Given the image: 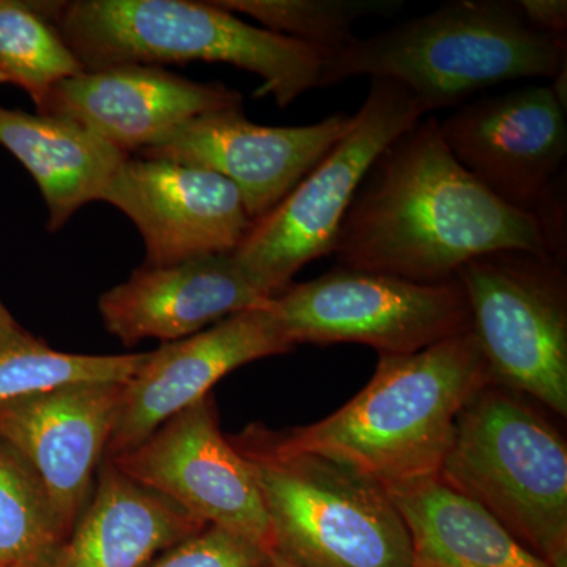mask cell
I'll return each mask as SVG.
<instances>
[{
    "label": "cell",
    "instance_id": "22",
    "mask_svg": "<svg viewBox=\"0 0 567 567\" xmlns=\"http://www.w3.org/2000/svg\"><path fill=\"white\" fill-rule=\"evenodd\" d=\"M145 354L63 353L21 327L3 330L0 331V402L78 383H125L136 374Z\"/></svg>",
    "mask_w": 567,
    "mask_h": 567
},
{
    "label": "cell",
    "instance_id": "19",
    "mask_svg": "<svg viewBox=\"0 0 567 567\" xmlns=\"http://www.w3.org/2000/svg\"><path fill=\"white\" fill-rule=\"evenodd\" d=\"M0 145L29 171L58 233L85 204L100 200L130 155L69 118L0 104Z\"/></svg>",
    "mask_w": 567,
    "mask_h": 567
},
{
    "label": "cell",
    "instance_id": "6",
    "mask_svg": "<svg viewBox=\"0 0 567 567\" xmlns=\"http://www.w3.org/2000/svg\"><path fill=\"white\" fill-rule=\"evenodd\" d=\"M237 450L256 470L274 557L298 567H415L409 528L375 477L320 454Z\"/></svg>",
    "mask_w": 567,
    "mask_h": 567
},
{
    "label": "cell",
    "instance_id": "14",
    "mask_svg": "<svg viewBox=\"0 0 567 567\" xmlns=\"http://www.w3.org/2000/svg\"><path fill=\"white\" fill-rule=\"evenodd\" d=\"M354 115L336 114L303 126H264L244 106L215 111L185 123L152 147L147 158L193 164L237 186L252 221L274 210L309 171L350 132Z\"/></svg>",
    "mask_w": 567,
    "mask_h": 567
},
{
    "label": "cell",
    "instance_id": "5",
    "mask_svg": "<svg viewBox=\"0 0 567 567\" xmlns=\"http://www.w3.org/2000/svg\"><path fill=\"white\" fill-rule=\"evenodd\" d=\"M440 480L550 567H567V447L535 410L492 383L457 416Z\"/></svg>",
    "mask_w": 567,
    "mask_h": 567
},
{
    "label": "cell",
    "instance_id": "20",
    "mask_svg": "<svg viewBox=\"0 0 567 567\" xmlns=\"http://www.w3.org/2000/svg\"><path fill=\"white\" fill-rule=\"evenodd\" d=\"M386 487L409 528L415 563L435 567H550L483 506L439 476Z\"/></svg>",
    "mask_w": 567,
    "mask_h": 567
},
{
    "label": "cell",
    "instance_id": "15",
    "mask_svg": "<svg viewBox=\"0 0 567 567\" xmlns=\"http://www.w3.org/2000/svg\"><path fill=\"white\" fill-rule=\"evenodd\" d=\"M292 349L265 305L147 352L136 374L123 383L121 409L104 458L141 445L240 365Z\"/></svg>",
    "mask_w": 567,
    "mask_h": 567
},
{
    "label": "cell",
    "instance_id": "16",
    "mask_svg": "<svg viewBox=\"0 0 567 567\" xmlns=\"http://www.w3.org/2000/svg\"><path fill=\"white\" fill-rule=\"evenodd\" d=\"M237 106L244 96L221 82L186 80L158 65H118L59 82L37 114L80 123L130 155L200 115Z\"/></svg>",
    "mask_w": 567,
    "mask_h": 567
},
{
    "label": "cell",
    "instance_id": "23",
    "mask_svg": "<svg viewBox=\"0 0 567 567\" xmlns=\"http://www.w3.org/2000/svg\"><path fill=\"white\" fill-rule=\"evenodd\" d=\"M219 7L259 21L267 31L336 54L357 37L354 22L368 17H390L401 0H219Z\"/></svg>",
    "mask_w": 567,
    "mask_h": 567
},
{
    "label": "cell",
    "instance_id": "13",
    "mask_svg": "<svg viewBox=\"0 0 567 567\" xmlns=\"http://www.w3.org/2000/svg\"><path fill=\"white\" fill-rule=\"evenodd\" d=\"M122 390L123 383H78L0 402V440L40 481L63 540L91 499Z\"/></svg>",
    "mask_w": 567,
    "mask_h": 567
},
{
    "label": "cell",
    "instance_id": "7",
    "mask_svg": "<svg viewBox=\"0 0 567 567\" xmlns=\"http://www.w3.org/2000/svg\"><path fill=\"white\" fill-rule=\"evenodd\" d=\"M425 115L404 85L371 80L350 132L289 196L254 221L235 249V260L260 292L275 298L301 268L333 254L342 219L372 164Z\"/></svg>",
    "mask_w": 567,
    "mask_h": 567
},
{
    "label": "cell",
    "instance_id": "29",
    "mask_svg": "<svg viewBox=\"0 0 567 567\" xmlns=\"http://www.w3.org/2000/svg\"><path fill=\"white\" fill-rule=\"evenodd\" d=\"M415 567H435V566L423 565V563H415Z\"/></svg>",
    "mask_w": 567,
    "mask_h": 567
},
{
    "label": "cell",
    "instance_id": "24",
    "mask_svg": "<svg viewBox=\"0 0 567 567\" xmlns=\"http://www.w3.org/2000/svg\"><path fill=\"white\" fill-rule=\"evenodd\" d=\"M62 540L40 481L0 440V567H43Z\"/></svg>",
    "mask_w": 567,
    "mask_h": 567
},
{
    "label": "cell",
    "instance_id": "4",
    "mask_svg": "<svg viewBox=\"0 0 567 567\" xmlns=\"http://www.w3.org/2000/svg\"><path fill=\"white\" fill-rule=\"evenodd\" d=\"M85 71L194 61L229 63L262 80L281 110L320 87L324 54L256 28L216 2L78 0L54 18Z\"/></svg>",
    "mask_w": 567,
    "mask_h": 567
},
{
    "label": "cell",
    "instance_id": "2",
    "mask_svg": "<svg viewBox=\"0 0 567 567\" xmlns=\"http://www.w3.org/2000/svg\"><path fill=\"white\" fill-rule=\"evenodd\" d=\"M492 383L473 331L410 354H380L371 382L319 423L292 431L254 429L241 445L274 454L334 458L385 486L439 476L457 416Z\"/></svg>",
    "mask_w": 567,
    "mask_h": 567
},
{
    "label": "cell",
    "instance_id": "28",
    "mask_svg": "<svg viewBox=\"0 0 567 567\" xmlns=\"http://www.w3.org/2000/svg\"><path fill=\"white\" fill-rule=\"evenodd\" d=\"M267 567H298L290 565V563L284 561L281 558L271 557L270 563H268Z\"/></svg>",
    "mask_w": 567,
    "mask_h": 567
},
{
    "label": "cell",
    "instance_id": "11",
    "mask_svg": "<svg viewBox=\"0 0 567 567\" xmlns=\"http://www.w3.org/2000/svg\"><path fill=\"white\" fill-rule=\"evenodd\" d=\"M439 125L461 166L511 207L536 216L565 186L566 107L550 84L481 96Z\"/></svg>",
    "mask_w": 567,
    "mask_h": 567
},
{
    "label": "cell",
    "instance_id": "21",
    "mask_svg": "<svg viewBox=\"0 0 567 567\" xmlns=\"http://www.w3.org/2000/svg\"><path fill=\"white\" fill-rule=\"evenodd\" d=\"M55 2L0 0V84L28 92L37 110L59 82L84 70L51 20Z\"/></svg>",
    "mask_w": 567,
    "mask_h": 567
},
{
    "label": "cell",
    "instance_id": "18",
    "mask_svg": "<svg viewBox=\"0 0 567 567\" xmlns=\"http://www.w3.org/2000/svg\"><path fill=\"white\" fill-rule=\"evenodd\" d=\"M205 527L104 458L87 506L43 567H147Z\"/></svg>",
    "mask_w": 567,
    "mask_h": 567
},
{
    "label": "cell",
    "instance_id": "10",
    "mask_svg": "<svg viewBox=\"0 0 567 567\" xmlns=\"http://www.w3.org/2000/svg\"><path fill=\"white\" fill-rule=\"evenodd\" d=\"M106 461L205 525L245 537L274 557L256 470L223 435L210 395L167 420L128 453Z\"/></svg>",
    "mask_w": 567,
    "mask_h": 567
},
{
    "label": "cell",
    "instance_id": "8",
    "mask_svg": "<svg viewBox=\"0 0 567 567\" xmlns=\"http://www.w3.org/2000/svg\"><path fill=\"white\" fill-rule=\"evenodd\" d=\"M565 259L548 252L498 251L458 270L492 383L532 395L567 415Z\"/></svg>",
    "mask_w": 567,
    "mask_h": 567
},
{
    "label": "cell",
    "instance_id": "25",
    "mask_svg": "<svg viewBox=\"0 0 567 567\" xmlns=\"http://www.w3.org/2000/svg\"><path fill=\"white\" fill-rule=\"evenodd\" d=\"M271 555L245 537L208 525L147 567H267Z\"/></svg>",
    "mask_w": 567,
    "mask_h": 567
},
{
    "label": "cell",
    "instance_id": "27",
    "mask_svg": "<svg viewBox=\"0 0 567 567\" xmlns=\"http://www.w3.org/2000/svg\"><path fill=\"white\" fill-rule=\"evenodd\" d=\"M17 320L13 319V316L10 315L9 309L3 306L2 301H0V331L3 330H13V328H18Z\"/></svg>",
    "mask_w": 567,
    "mask_h": 567
},
{
    "label": "cell",
    "instance_id": "1",
    "mask_svg": "<svg viewBox=\"0 0 567 567\" xmlns=\"http://www.w3.org/2000/svg\"><path fill=\"white\" fill-rule=\"evenodd\" d=\"M498 251L551 254L539 219L481 185L447 148L439 121L427 117L372 164L333 256L339 267L440 282Z\"/></svg>",
    "mask_w": 567,
    "mask_h": 567
},
{
    "label": "cell",
    "instance_id": "12",
    "mask_svg": "<svg viewBox=\"0 0 567 567\" xmlns=\"http://www.w3.org/2000/svg\"><path fill=\"white\" fill-rule=\"evenodd\" d=\"M100 200L136 224L147 267L234 252L254 224L233 182L167 158L130 155Z\"/></svg>",
    "mask_w": 567,
    "mask_h": 567
},
{
    "label": "cell",
    "instance_id": "17",
    "mask_svg": "<svg viewBox=\"0 0 567 567\" xmlns=\"http://www.w3.org/2000/svg\"><path fill=\"white\" fill-rule=\"evenodd\" d=\"M270 300L249 281L234 252L210 254L163 267L144 265L102 295L100 315L123 346L145 339L167 344Z\"/></svg>",
    "mask_w": 567,
    "mask_h": 567
},
{
    "label": "cell",
    "instance_id": "26",
    "mask_svg": "<svg viewBox=\"0 0 567 567\" xmlns=\"http://www.w3.org/2000/svg\"><path fill=\"white\" fill-rule=\"evenodd\" d=\"M517 7L525 21L536 31L566 39V0H518Z\"/></svg>",
    "mask_w": 567,
    "mask_h": 567
},
{
    "label": "cell",
    "instance_id": "3",
    "mask_svg": "<svg viewBox=\"0 0 567 567\" xmlns=\"http://www.w3.org/2000/svg\"><path fill=\"white\" fill-rule=\"evenodd\" d=\"M566 55V39L536 31L517 2L454 0L327 55L320 87L358 76L391 80L429 114L503 82L554 81Z\"/></svg>",
    "mask_w": 567,
    "mask_h": 567
},
{
    "label": "cell",
    "instance_id": "9",
    "mask_svg": "<svg viewBox=\"0 0 567 567\" xmlns=\"http://www.w3.org/2000/svg\"><path fill=\"white\" fill-rule=\"evenodd\" d=\"M267 308L293 347L358 342L380 354H410L472 330L457 276L416 282L338 267L287 287Z\"/></svg>",
    "mask_w": 567,
    "mask_h": 567
}]
</instances>
